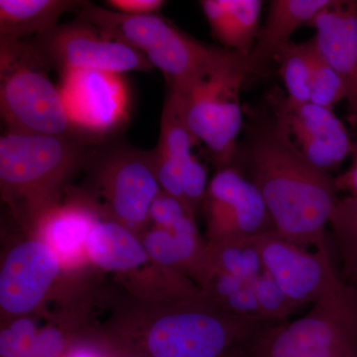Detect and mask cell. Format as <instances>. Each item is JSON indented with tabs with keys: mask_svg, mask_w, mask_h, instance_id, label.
I'll use <instances>...</instances> for the list:
<instances>
[{
	"mask_svg": "<svg viewBox=\"0 0 357 357\" xmlns=\"http://www.w3.org/2000/svg\"><path fill=\"white\" fill-rule=\"evenodd\" d=\"M237 158L264 199L274 231L303 248H326V227L338 199L335 178L305 158L273 109L249 122Z\"/></svg>",
	"mask_w": 357,
	"mask_h": 357,
	"instance_id": "cell-2",
	"label": "cell"
},
{
	"mask_svg": "<svg viewBox=\"0 0 357 357\" xmlns=\"http://www.w3.org/2000/svg\"><path fill=\"white\" fill-rule=\"evenodd\" d=\"M199 4L222 48L248 58L260 30L261 0H204Z\"/></svg>",
	"mask_w": 357,
	"mask_h": 357,
	"instance_id": "cell-21",
	"label": "cell"
},
{
	"mask_svg": "<svg viewBox=\"0 0 357 357\" xmlns=\"http://www.w3.org/2000/svg\"><path fill=\"white\" fill-rule=\"evenodd\" d=\"M98 305L96 299L79 300L46 312L48 321L20 357H65L93 328L91 314Z\"/></svg>",
	"mask_w": 357,
	"mask_h": 357,
	"instance_id": "cell-22",
	"label": "cell"
},
{
	"mask_svg": "<svg viewBox=\"0 0 357 357\" xmlns=\"http://www.w3.org/2000/svg\"><path fill=\"white\" fill-rule=\"evenodd\" d=\"M86 251L91 267L115 275L117 282L153 261L137 234L102 211L91 230Z\"/></svg>",
	"mask_w": 357,
	"mask_h": 357,
	"instance_id": "cell-19",
	"label": "cell"
},
{
	"mask_svg": "<svg viewBox=\"0 0 357 357\" xmlns=\"http://www.w3.org/2000/svg\"><path fill=\"white\" fill-rule=\"evenodd\" d=\"M246 77V66L227 68L178 93L188 128L208 148L218 169L234 166L236 160L243 128L239 93Z\"/></svg>",
	"mask_w": 357,
	"mask_h": 357,
	"instance_id": "cell-8",
	"label": "cell"
},
{
	"mask_svg": "<svg viewBox=\"0 0 357 357\" xmlns=\"http://www.w3.org/2000/svg\"><path fill=\"white\" fill-rule=\"evenodd\" d=\"M91 192L100 210L138 236L149 225V211L160 192L153 150L121 147L96 162Z\"/></svg>",
	"mask_w": 357,
	"mask_h": 357,
	"instance_id": "cell-9",
	"label": "cell"
},
{
	"mask_svg": "<svg viewBox=\"0 0 357 357\" xmlns=\"http://www.w3.org/2000/svg\"><path fill=\"white\" fill-rule=\"evenodd\" d=\"M328 225L340 248L344 277L357 280V197L338 199Z\"/></svg>",
	"mask_w": 357,
	"mask_h": 357,
	"instance_id": "cell-27",
	"label": "cell"
},
{
	"mask_svg": "<svg viewBox=\"0 0 357 357\" xmlns=\"http://www.w3.org/2000/svg\"><path fill=\"white\" fill-rule=\"evenodd\" d=\"M351 155V167L335 178V185L338 191L349 192V196L357 197V145H354Z\"/></svg>",
	"mask_w": 357,
	"mask_h": 357,
	"instance_id": "cell-33",
	"label": "cell"
},
{
	"mask_svg": "<svg viewBox=\"0 0 357 357\" xmlns=\"http://www.w3.org/2000/svg\"><path fill=\"white\" fill-rule=\"evenodd\" d=\"M255 243L265 271L299 307L318 302L342 280L335 272L328 246L311 252L274 230L256 236Z\"/></svg>",
	"mask_w": 357,
	"mask_h": 357,
	"instance_id": "cell-14",
	"label": "cell"
},
{
	"mask_svg": "<svg viewBox=\"0 0 357 357\" xmlns=\"http://www.w3.org/2000/svg\"><path fill=\"white\" fill-rule=\"evenodd\" d=\"M312 43L311 96L310 102L333 109L340 100H347V88L340 75L319 55Z\"/></svg>",
	"mask_w": 357,
	"mask_h": 357,
	"instance_id": "cell-28",
	"label": "cell"
},
{
	"mask_svg": "<svg viewBox=\"0 0 357 357\" xmlns=\"http://www.w3.org/2000/svg\"><path fill=\"white\" fill-rule=\"evenodd\" d=\"M82 273H68L46 243L26 236L4 250L0 265V321L42 314L72 290ZM44 318V317H43Z\"/></svg>",
	"mask_w": 357,
	"mask_h": 357,
	"instance_id": "cell-7",
	"label": "cell"
},
{
	"mask_svg": "<svg viewBox=\"0 0 357 357\" xmlns=\"http://www.w3.org/2000/svg\"><path fill=\"white\" fill-rule=\"evenodd\" d=\"M59 89L75 130L84 138L105 137L128 121V91L121 75L65 70Z\"/></svg>",
	"mask_w": 357,
	"mask_h": 357,
	"instance_id": "cell-12",
	"label": "cell"
},
{
	"mask_svg": "<svg viewBox=\"0 0 357 357\" xmlns=\"http://www.w3.org/2000/svg\"><path fill=\"white\" fill-rule=\"evenodd\" d=\"M109 349L91 332L73 345L65 357H107Z\"/></svg>",
	"mask_w": 357,
	"mask_h": 357,
	"instance_id": "cell-32",
	"label": "cell"
},
{
	"mask_svg": "<svg viewBox=\"0 0 357 357\" xmlns=\"http://www.w3.org/2000/svg\"><path fill=\"white\" fill-rule=\"evenodd\" d=\"M110 314L91 333L109 349L147 357H241L266 325L222 311L206 298L109 297Z\"/></svg>",
	"mask_w": 357,
	"mask_h": 357,
	"instance_id": "cell-1",
	"label": "cell"
},
{
	"mask_svg": "<svg viewBox=\"0 0 357 357\" xmlns=\"http://www.w3.org/2000/svg\"><path fill=\"white\" fill-rule=\"evenodd\" d=\"M332 0H274L268 11L266 22L260 28L257 39L246 63L248 77L260 75L276 62L291 36L304 25H309L317 14Z\"/></svg>",
	"mask_w": 357,
	"mask_h": 357,
	"instance_id": "cell-18",
	"label": "cell"
},
{
	"mask_svg": "<svg viewBox=\"0 0 357 357\" xmlns=\"http://www.w3.org/2000/svg\"><path fill=\"white\" fill-rule=\"evenodd\" d=\"M251 286L264 323H281L299 309L265 270L251 281Z\"/></svg>",
	"mask_w": 357,
	"mask_h": 357,
	"instance_id": "cell-29",
	"label": "cell"
},
{
	"mask_svg": "<svg viewBox=\"0 0 357 357\" xmlns=\"http://www.w3.org/2000/svg\"><path fill=\"white\" fill-rule=\"evenodd\" d=\"M100 213V206L88 192H69L64 202L40 218L30 236L46 243L68 273L89 271L93 267L86 243Z\"/></svg>",
	"mask_w": 357,
	"mask_h": 357,
	"instance_id": "cell-16",
	"label": "cell"
},
{
	"mask_svg": "<svg viewBox=\"0 0 357 357\" xmlns=\"http://www.w3.org/2000/svg\"><path fill=\"white\" fill-rule=\"evenodd\" d=\"M316 29L314 47L340 75L347 88V102L357 126V1L332 0L310 23Z\"/></svg>",
	"mask_w": 357,
	"mask_h": 357,
	"instance_id": "cell-17",
	"label": "cell"
},
{
	"mask_svg": "<svg viewBox=\"0 0 357 357\" xmlns=\"http://www.w3.org/2000/svg\"><path fill=\"white\" fill-rule=\"evenodd\" d=\"M84 138L6 131L0 138V192L26 236L62 202L68 182L89 163Z\"/></svg>",
	"mask_w": 357,
	"mask_h": 357,
	"instance_id": "cell-3",
	"label": "cell"
},
{
	"mask_svg": "<svg viewBox=\"0 0 357 357\" xmlns=\"http://www.w3.org/2000/svg\"><path fill=\"white\" fill-rule=\"evenodd\" d=\"M107 349H109V354H107V357H147L141 356V354H133V352L109 349V347H107Z\"/></svg>",
	"mask_w": 357,
	"mask_h": 357,
	"instance_id": "cell-34",
	"label": "cell"
},
{
	"mask_svg": "<svg viewBox=\"0 0 357 357\" xmlns=\"http://www.w3.org/2000/svg\"><path fill=\"white\" fill-rule=\"evenodd\" d=\"M49 67L60 73L70 70L102 72H148L152 65L132 47L105 36L98 28L83 20L58 25L55 29L31 42Z\"/></svg>",
	"mask_w": 357,
	"mask_h": 357,
	"instance_id": "cell-10",
	"label": "cell"
},
{
	"mask_svg": "<svg viewBox=\"0 0 357 357\" xmlns=\"http://www.w3.org/2000/svg\"><path fill=\"white\" fill-rule=\"evenodd\" d=\"M312 60V41L289 43L281 52L277 63L285 84V102L290 107L310 102Z\"/></svg>",
	"mask_w": 357,
	"mask_h": 357,
	"instance_id": "cell-26",
	"label": "cell"
},
{
	"mask_svg": "<svg viewBox=\"0 0 357 357\" xmlns=\"http://www.w3.org/2000/svg\"><path fill=\"white\" fill-rule=\"evenodd\" d=\"M84 1L70 0H0V40L22 41L42 36L58 26L61 16L79 13Z\"/></svg>",
	"mask_w": 357,
	"mask_h": 357,
	"instance_id": "cell-23",
	"label": "cell"
},
{
	"mask_svg": "<svg viewBox=\"0 0 357 357\" xmlns=\"http://www.w3.org/2000/svg\"><path fill=\"white\" fill-rule=\"evenodd\" d=\"M202 208L208 241L253 238L274 230L261 195L236 166L218 169Z\"/></svg>",
	"mask_w": 357,
	"mask_h": 357,
	"instance_id": "cell-11",
	"label": "cell"
},
{
	"mask_svg": "<svg viewBox=\"0 0 357 357\" xmlns=\"http://www.w3.org/2000/svg\"><path fill=\"white\" fill-rule=\"evenodd\" d=\"M246 357H357V289L342 280L305 316L263 326Z\"/></svg>",
	"mask_w": 357,
	"mask_h": 357,
	"instance_id": "cell-5",
	"label": "cell"
},
{
	"mask_svg": "<svg viewBox=\"0 0 357 357\" xmlns=\"http://www.w3.org/2000/svg\"><path fill=\"white\" fill-rule=\"evenodd\" d=\"M42 314L18 317L1 323L0 357H20L36 337Z\"/></svg>",
	"mask_w": 357,
	"mask_h": 357,
	"instance_id": "cell-30",
	"label": "cell"
},
{
	"mask_svg": "<svg viewBox=\"0 0 357 357\" xmlns=\"http://www.w3.org/2000/svg\"><path fill=\"white\" fill-rule=\"evenodd\" d=\"M0 105L7 131L41 135H79L49 66L31 43L0 40ZM81 136V135H79Z\"/></svg>",
	"mask_w": 357,
	"mask_h": 357,
	"instance_id": "cell-6",
	"label": "cell"
},
{
	"mask_svg": "<svg viewBox=\"0 0 357 357\" xmlns=\"http://www.w3.org/2000/svg\"><path fill=\"white\" fill-rule=\"evenodd\" d=\"M79 15L105 36L140 52L152 67L161 70L170 91L177 93L218 70L248 62L236 52L202 43L159 14L129 15L84 1Z\"/></svg>",
	"mask_w": 357,
	"mask_h": 357,
	"instance_id": "cell-4",
	"label": "cell"
},
{
	"mask_svg": "<svg viewBox=\"0 0 357 357\" xmlns=\"http://www.w3.org/2000/svg\"><path fill=\"white\" fill-rule=\"evenodd\" d=\"M195 283L201 289L204 298L222 311L238 318L264 323L251 282L217 270L204 269L195 279Z\"/></svg>",
	"mask_w": 357,
	"mask_h": 357,
	"instance_id": "cell-24",
	"label": "cell"
},
{
	"mask_svg": "<svg viewBox=\"0 0 357 357\" xmlns=\"http://www.w3.org/2000/svg\"><path fill=\"white\" fill-rule=\"evenodd\" d=\"M195 218L185 215L170 229L147 227L139 234L148 255L155 263L184 274L194 282L206 248Z\"/></svg>",
	"mask_w": 357,
	"mask_h": 357,
	"instance_id": "cell-20",
	"label": "cell"
},
{
	"mask_svg": "<svg viewBox=\"0 0 357 357\" xmlns=\"http://www.w3.org/2000/svg\"><path fill=\"white\" fill-rule=\"evenodd\" d=\"M270 102L301 153L317 168L328 172L351 155L354 145L333 109L312 102L290 107L275 93Z\"/></svg>",
	"mask_w": 357,
	"mask_h": 357,
	"instance_id": "cell-15",
	"label": "cell"
},
{
	"mask_svg": "<svg viewBox=\"0 0 357 357\" xmlns=\"http://www.w3.org/2000/svg\"><path fill=\"white\" fill-rule=\"evenodd\" d=\"M198 143L185 123L180 96L169 91L153 150L157 177L162 191L180 199L194 215L202 208L208 185L206 167L192 153Z\"/></svg>",
	"mask_w": 357,
	"mask_h": 357,
	"instance_id": "cell-13",
	"label": "cell"
},
{
	"mask_svg": "<svg viewBox=\"0 0 357 357\" xmlns=\"http://www.w3.org/2000/svg\"><path fill=\"white\" fill-rule=\"evenodd\" d=\"M213 269L251 282L264 271L261 255L253 238L206 241L199 272Z\"/></svg>",
	"mask_w": 357,
	"mask_h": 357,
	"instance_id": "cell-25",
	"label": "cell"
},
{
	"mask_svg": "<svg viewBox=\"0 0 357 357\" xmlns=\"http://www.w3.org/2000/svg\"><path fill=\"white\" fill-rule=\"evenodd\" d=\"M112 10L129 15L158 14L165 1L162 0H109L107 2Z\"/></svg>",
	"mask_w": 357,
	"mask_h": 357,
	"instance_id": "cell-31",
	"label": "cell"
}]
</instances>
